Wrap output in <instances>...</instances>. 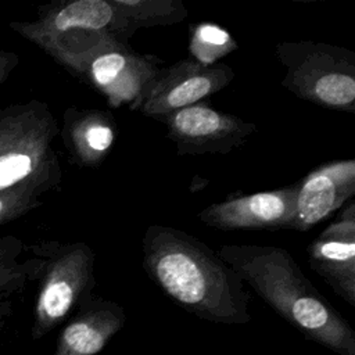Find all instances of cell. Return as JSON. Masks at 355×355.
<instances>
[{
    "label": "cell",
    "instance_id": "1",
    "mask_svg": "<svg viewBox=\"0 0 355 355\" xmlns=\"http://www.w3.org/2000/svg\"><path fill=\"white\" fill-rule=\"evenodd\" d=\"M141 255L150 280L186 312L222 324L251 320L250 294L241 277L190 233L150 225L143 236Z\"/></svg>",
    "mask_w": 355,
    "mask_h": 355
},
{
    "label": "cell",
    "instance_id": "2",
    "mask_svg": "<svg viewBox=\"0 0 355 355\" xmlns=\"http://www.w3.org/2000/svg\"><path fill=\"white\" fill-rule=\"evenodd\" d=\"M218 255L279 316L338 355H355V331L302 273L288 251L275 245L222 244Z\"/></svg>",
    "mask_w": 355,
    "mask_h": 355
},
{
    "label": "cell",
    "instance_id": "3",
    "mask_svg": "<svg viewBox=\"0 0 355 355\" xmlns=\"http://www.w3.org/2000/svg\"><path fill=\"white\" fill-rule=\"evenodd\" d=\"M58 135V122L44 101L33 98L0 108V193L29 189L43 196L57 190Z\"/></svg>",
    "mask_w": 355,
    "mask_h": 355
},
{
    "label": "cell",
    "instance_id": "4",
    "mask_svg": "<svg viewBox=\"0 0 355 355\" xmlns=\"http://www.w3.org/2000/svg\"><path fill=\"white\" fill-rule=\"evenodd\" d=\"M10 28L53 60L107 43L129 44L139 29L126 0H71L40 7L35 21H12Z\"/></svg>",
    "mask_w": 355,
    "mask_h": 355
},
{
    "label": "cell",
    "instance_id": "5",
    "mask_svg": "<svg viewBox=\"0 0 355 355\" xmlns=\"http://www.w3.org/2000/svg\"><path fill=\"white\" fill-rule=\"evenodd\" d=\"M276 57L286 69L282 86L316 105L355 112V53L320 42H283Z\"/></svg>",
    "mask_w": 355,
    "mask_h": 355
},
{
    "label": "cell",
    "instance_id": "6",
    "mask_svg": "<svg viewBox=\"0 0 355 355\" xmlns=\"http://www.w3.org/2000/svg\"><path fill=\"white\" fill-rule=\"evenodd\" d=\"M28 248L44 257L31 329L32 338L40 340L92 295L96 286V257L92 247L82 241H46Z\"/></svg>",
    "mask_w": 355,
    "mask_h": 355
},
{
    "label": "cell",
    "instance_id": "7",
    "mask_svg": "<svg viewBox=\"0 0 355 355\" xmlns=\"http://www.w3.org/2000/svg\"><path fill=\"white\" fill-rule=\"evenodd\" d=\"M54 61L104 94L110 107L128 105L132 111L162 69V60L157 55L140 54L121 43L101 44Z\"/></svg>",
    "mask_w": 355,
    "mask_h": 355
},
{
    "label": "cell",
    "instance_id": "8",
    "mask_svg": "<svg viewBox=\"0 0 355 355\" xmlns=\"http://www.w3.org/2000/svg\"><path fill=\"white\" fill-rule=\"evenodd\" d=\"M179 155L229 154L241 147L258 128L250 121L197 103L159 119Z\"/></svg>",
    "mask_w": 355,
    "mask_h": 355
},
{
    "label": "cell",
    "instance_id": "9",
    "mask_svg": "<svg viewBox=\"0 0 355 355\" xmlns=\"http://www.w3.org/2000/svg\"><path fill=\"white\" fill-rule=\"evenodd\" d=\"M234 76V71L222 62L204 65L193 58L180 60L161 69L133 111L159 121L178 110L202 103L225 89Z\"/></svg>",
    "mask_w": 355,
    "mask_h": 355
},
{
    "label": "cell",
    "instance_id": "10",
    "mask_svg": "<svg viewBox=\"0 0 355 355\" xmlns=\"http://www.w3.org/2000/svg\"><path fill=\"white\" fill-rule=\"evenodd\" d=\"M306 261L340 298L355 306V202L352 200L308 244Z\"/></svg>",
    "mask_w": 355,
    "mask_h": 355
},
{
    "label": "cell",
    "instance_id": "11",
    "mask_svg": "<svg viewBox=\"0 0 355 355\" xmlns=\"http://www.w3.org/2000/svg\"><path fill=\"white\" fill-rule=\"evenodd\" d=\"M295 184L227 198L198 212V219L209 227L223 230L290 229L294 218Z\"/></svg>",
    "mask_w": 355,
    "mask_h": 355
},
{
    "label": "cell",
    "instance_id": "12",
    "mask_svg": "<svg viewBox=\"0 0 355 355\" xmlns=\"http://www.w3.org/2000/svg\"><path fill=\"white\" fill-rule=\"evenodd\" d=\"M294 218L290 229L308 232L338 211L355 194V159L319 165L295 183Z\"/></svg>",
    "mask_w": 355,
    "mask_h": 355
},
{
    "label": "cell",
    "instance_id": "13",
    "mask_svg": "<svg viewBox=\"0 0 355 355\" xmlns=\"http://www.w3.org/2000/svg\"><path fill=\"white\" fill-rule=\"evenodd\" d=\"M125 320L122 305L92 294L60 330L53 355H96L125 326Z\"/></svg>",
    "mask_w": 355,
    "mask_h": 355
},
{
    "label": "cell",
    "instance_id": "14",
    "mask_svg": "<svg viewBox=\"0 0 355 355\" xmlns=\"http://www.w3.org/2000/svg\"><path fill=\"white\" fill-rule=\"evenodd\" d=\"M60 136L75 165L97 168L114 147L115 118L104 110L69 107L62 115Z\"/></svg>",
    "mask_w": 355,
    "mask_h": 355
},
{
    "label": "cell",
    "instance_id": "15",
    "mask_svg": "<svg viewBox=\"0 0 355 355\" xmlns=\"http://www.w3.org/2000/svg\"><path fill=\"white\" fill-rule=\"evenodd\" d=\"M18 237L8 234L0 237V300H10L25 287L39 280L44 257L32 252Z\"/></svg>",
    "mask_w": 355,
    "mask_h": 355
},
{
    "label": "cell",
    "instance_id": "16",
    "mask_svg": "<svg viewBox=\"0 0 355 355\" xmlns=\"http://www.w3.org/2000/svg\"><path fill=\"white\" fill-rule=\"evenodd\" d=\"M236 49V39L225 28L214 22H200L191 29L189 51L193 55V60L200 64H218V60Z\"/></svg>",
    "mask_w": 355,
    "mask_h": 355
},
{
    "label": "cell",
    "instance_id": "17",
    "mask_svg": "<svg viewBox=\"0 0 355 355\" xmlns=\"http://www.w3.org/2000/svg\"><path fill=\"white\" fill-rule=\"evenodd\" d=\"M42 205V196L29 189L0 193V225L12 222Z\"/></svg>",
    "mask_w": 355,
    "mask_h": 355
},
{
    "label": "cell",
    "instance_id": "18",
    "mask_svg": "<svg viewBox=\"0 0 355 355\" xmlns=\"http://www.w3.org/2000/svg\"><path fill=\"white\" fill-rule=\"evenodd\" d=\"M19 64V55L14 51L0 49V85L8 79Z\"/></svg>",
    "mask_w": 355,
    "mask_h": 355
},
{
    "label": "cell",
    "instance_id": "19",
    "mask_svg": "<svg viewBox=\"0 0 355 355\" xmlns=\"http://www.w3.org/2000/svg\"><path fill=\"white\" fill-rule=\"evenodd\" d=\"M11 313H12L11 300H0V331L4 329Z\"/></svg>",
    "mask_w": 355,
    "mask_h": 355
}]
</instances>
